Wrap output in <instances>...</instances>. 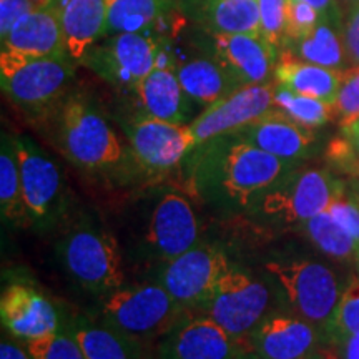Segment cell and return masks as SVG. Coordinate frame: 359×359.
Returning <instances> with one entry per match:
<instances>
[{"label": "cell", "instance_id": "obj_1", "mask_svg": "<svg viewBox=\"0 0 359 359\" xmlns=\"http://www.w3.org/2000/svg\"><path fill=\"white\" fill-rule=\"evenodd\" d=\"M188 158L193 160L196 190L235 208L257 206L290 167V161L268 154L238 133L198 143Z\"/></svg>", "mask_w": 359, "mask_h": 359}, {"label": "cell", "instance_id": "obj_2", "mask_svg": "<svg viewBox=\"0 0 359 359\" xmlns=\"http://www.w3.org/2000/svg\"><path fill=\"white\" fill-rule=\"evenodd\" d=\"M47 135L70 163L88 173L116 170L127 160L120 137L83 93L69 92L42 118Z\"/></svg>", "mask_w": 359, "mask_h": 359}, {"label": "cell", "instance_id": "obj_3", "mask_svg": "<svg viewBox=\"0 0 359 359\" xmlns=\"http://www.w3.org/2000/svg\"><path fill=\"white\" fill-rule=\"evenodd\" d=\"M74 67L70 57L37 58L2 50L0 85L17 109L39 120L70 92Z\"/></svg>", "mask_w": 359, "mask_h": 359}, {"label": "cell", "instance_id": "obj_4", "mask_svg": "<svg viewBox=\"0 0 359 359\" xmlns=\"http://www.w3.org/2000/svg\"><path fill=\"white\" fill-rule=\"evenodd\" d=\"M62 266L85 290L109 294L122 288L125 275L118 243L109 231L82 223L58 241Z\"/></svg>", "mask_w": 359, "mask_h": 359}, {"label": "cell", "instance_id": "obj_5", "mask_svg": "<svg viewBox=\"0 0 359 359\" xmlns=\"http://www.w3.org/2000/svg\"><path fill=\"white\" fill-rule=\"evenodd\" d=\"M182 306L160 285L118 288L103 298L102 314L107 325L137 341L167 334L178 325Z\"/></svg>", "mask_w": 359, "mask_h": 359}, {"label": "cell", "instance_id": "obj_6", "mask_svg": "<svg viewBox=\"0 0 359 359\" xmlns=\"http://www.w3.org/2000/svg\"><path fill=\"white\" fill-rule=\"evenodd\" d=\"M182 35L217 60L240 87L275 82L280 52L259 34H213L188 22Z\"/></svg>", "mask_w": 359, "mask_h": 359}, {"label": "cell", "instance_id": "obj_7", "mask_svg": "<svg viewBox=\"0 0 359 359\" xmlns=\"http://www.w3.org/2000/svg\"><path fill=\"white\" fill-rule=\"evenodd\" d=\"M264 269L303 320L327 330L341 298L338 280L330 268L311 259H290L269 262Z\"/></svg>", "mask_w": 359, "mask_h": 359}, {"label": "cell", "instance_id": "obj_8", "mask_svg": "<svg viewBox=\"0 0 359 359\" xmlns=\"http://www.w3.org/2000/svg\"><path fill=\"white\" fill-rule=\"evenodd\" d=\"M163 42L151 30L105 35L80 64L114 87L132 90L156 67Z\"/></svg>", "mask_w": 359, "mask_h": 359}, {"label": "cell", "instance_id": "obj_9", "mask_svg": "<svg viewBox=\"0 0 359 359\" xmlns=\"http://www.w3.org/2000/svg\"><path fill=\"white\" fill-rule=\"evenodd\" d=\"M343 182L325 170H304L285 175L262 196L255 208L259 215L281 223H304L325 213L339 193Z\"/></svg>", "mask_w": 359, "mask_h": 359}, {"label": "cell", "instance_id": "obj_10", "mask_svg": "<svg viewBox=\"0 0 359 359\" xmlns=\"http://www.w3.org/2000/svg\"><path fill=\"white\" fill-rule=\"evenodd\" d=\"M123 130L135 161L151 175L177 168L198 145L190 125L163 122L142 111L130 116Z\"/></svg>", "mask_w": 359, "mask_h": 359}, {"label": "cell", "instance_id": "obj_11", "mask_svg": "<svg viewBox=\"0 0 359 359\" xmlns=\"http://www.w3.org/2000/svg\"><path fill=\"white\" fill-rule=\"evenodd\" d=\"M226 255L213 245H195L163 263L160 285L182 308H203L219 280L230 271Z\"/></svg>", "mask_w": 359, "mask_h": 359}, {"label": "cell", "instance_id": "obj_12", "mask_svg": "<svg viewBox=\"0 0 359 359\" xmlns=\"http://www.w3.org/2000/svg\"><path fill=\"white\" fill-rule=\"evenodd\" d=\"M269 291L248 273L230 269L205 303L206 316L231 336L246 339L266 314Z\"/></svg>", "mask_w": 359, "mask_h": 359}, {"label": "cell", "instance_id": "obj_13", "mask_svg": "<svg viewBox=\"0 0 359 359\" xmlns=\"http://www.w3.org/2000/svg\"><path fill=\"white\" fill-rule=\"evenodd\" d=\"M19 161L22 196L29 222L47 224L64 203V175L58 165L43 154L29 137H13Z\"/></svg>", "mask_w": 359, "mask_h": 359}, {"label": "cell", "instance_id": "obj_14", "mask_svg": "<svg viewBox=\"0 0 359 359\" xmlns=\"http://www.w3.org/2000/svg\"><path fill=\"white\" fill-rule=\"evenodd\" d=\"M276 83L246 85L206 107L190 123L196 142L205 143L222 135L236 133L275 107Z\"/></svg>", "mask_w": 359, "mask_h": 359}, {"label": "cell", "instance_id": "obj_15", "mask_svg": "<svg viewBox=\"0 0 359 359\" xmlns=\"http://www.w3.org/2000/svg\"><path fill=\"white\" fill-rule=\"evenodd\" d=\"M200 224L190 200L178 191L160 196L147 223L145 241L155 257L168 262L198 245Z\"/></svg>", "mask_w": 359, "mask_h": 359}, {"label": "cell", "instance_id": "obj_16", "mask_svg": "<svg viewBox=\"0 0 359 359\" xmlns=\"http://www.w3.org/2000/svg\"><path fill=\"white\" fill-rule=\"evenodd\" d=\"M246 349V339L231 336L205 314L170 330L160 348V359H236Z\"/></svg>", "mask_w": 359, "mask_h": 359}, {"label": "cell", "instance_id": "obj_17", "mask_svg": "<svg viewBox=\"0 0 359 359\" xmlns=\"http://www.w3.org/2000/svg\"><path fill=\"white\" fill-rule=\"evenodd\" d=\"M172 45L177 77L196 105L206 109L240 88L217 60L198 50L182 34L172 40Z\"/></svg>", "mask_w": 359, "mask_h": 359}, {"label": "cell", "instance_id": "obj_18", "mask_svg": "<svg viewBox=\"0 0 359 359\" xmlns=\"http://www.w3.org/2000/svg\"><path fill=\"white\" fill-rule=\"evenodd\" d=\"M62 11L64 7L52 4L27 13L0 37L2 50L37 58L69 57Z\"/></svg>", "mask_w": 359, "mask_h": 359}, {"label": "cell", "instance_id": "obj_19", "mask_svg": "<svg viewBox=\"0 0 359 359\" xmlns=\"http://www.w3.org/2000/svg\"><path fill=\"white\" fill-rule=\"evenodd\" d=\"M0 318L4 327L25 343L50 336L60 327L57 309L34 286L13 283L0 298Z\"/></svg>", "mask_w": 359, "mask_h": 359}, {"label": "cell", "instance_id": "obj_20", "mask_svg": "<svg viewBox=\"0 0 359 359\" xmlns=\"http://www.w3.org/2000/svg\"><path fill=\"white\" fill-rule=\"evenodd\" d=\"M246 343L264 359H304L316 349L318 331L303 318L273 314L263 318Z\"/></svg>", "mask_w": 359, "mask_h": 359}, {"label": "cell", "instance_id": "obj_21", "mask_svg": "<svg viewBox=\"0 0 359 359\" xmlns=\"http://www.w3.org/2000/svg\"><path fill=\"white\" fill-rule=\"evenodd\" d=\"M130 92L138 111L148 116L178 125H190L195 120L193 105L196 103L187 95L172 67H155Z\"/></svg>", "mask_w": 359, "mask_h": 359}, {"label": "cell", "instance_id": "obj_22", "mask_svg": "<svg viewBox=\"0 0 359 359\" xmlns=\"http://www.w3.org/2000/svg\"><path fill=\"white\" fill-rule=\"evenodd\" d=\"M236 133L262 150L290 163L306 158L313 154L316 145V135L313 128L296 123L275 107L257 122Z\"/></svg>", "mask_w": 359, "mask_h": 359}, {"label": "cell", "instance_id": "obj_23", "mask_svg": "<svg viewBox=\"0 0 359 359\" xmlns=\"http://www.w3.org/2000/svg\"><path fill=\"white\" fill-rule=\"evenodd\" d=\"M191 25L213 34H259L258 0H177Z\"/></svg>", "mask_w": 359, "mask_h": 359}, {"label": "cell", "instance_id": "obj_24", "mask_svg": "<svg viewBox=\"0 0 359 359\" xmlns=\"http://www.w3.org/2000/svg\"><path fill=\"white\" fill-rule=\"evenodd\" d=\"M343 72L311 64L283 50L275 69V83L299 95L320 98L334 105Z\"/></svg>", "mask_w": 359, "mask_h": 359}, {"label": "cell", "instance_id": "obj_25", "mask_svg": "<svg viewBox=\"0 0 359 359\" xmlns=\"http://www.w3.org/2000/svg\"><path fill=\"white\" fill-rule=\"evenodd\" d=\"M105 20L107 0H67L62 22L72 60L80 64L90 48L105 35Z\"/></svg>", "mask_w": 359, "mask_h": 359}, {"label": "cell", "instance_id": "obj_26", "mask_svg": "<svg viewBox=\"0 0 359 359\" xmlns=\"http://www.w3.org/2000/svg\"><path fill=\"white\" fill-rule=\"evenodd\" d=\"M177 8V0H107L105 35L145 32Z\"/></svg>", "mask_w": 359, "mask_h": 359}, {"label": "cell", "instance_id": "obj_27", "mask_svg": "<svg viewBox=\"0 0 359 359\" xmlns=\"http://www.w3.org/2000/svg\"><path fill=\"white\" fill-rule=\"evenodd\" d=\"M341 30L343 29L334 25L333 22L321 19L311 32L304 35L303 39L290 42L285 50L311 64L343 70L348 65V60Z\"/></svg>", "mask_w": 359, "mask_h": 359}, {"label": "cell", "instance_id": "obj_28", "mask_svg": "<svg viewBox=\"0 0 359 359\" xmlns=\"http://www.w3.org/2000/svg\"><path fill=\"white\" fill-rule=\"evenodd\" d=\"M72 330L87 359H145L140 341L120 333L110 325L97 326L79 323Z\"/></svg>", "mask_w": 359, "mask_h": 359}, {"label": "cell", "instance_id": "obj_29", "mask_svg": "<svg viewBox=\"0 0 359 359\" xmlns=\"http://www.w3.org/2000/svg\"><path fill=\"white\" fill-rule=\"evenodd\" d=\"M0 210L2 217L11 223H24L29 219L22 196L15 143L13 137L6 133L2 135V148H0Z\"/></svg>", "mask_w": 359, "mask_h": 359}, {"label": "cell", "instance_id": "obj_30", "mask_svg": "<svg viewBox=\"0 0 359 359\" xmlns=\"http://www.w3.org/2000/svg\"><path fill=\"white\" fill-rule=\"evenodd\" d=\"M303 231L327 257L341 262L359 259L358 241L327 212L304 222Z\"/></svg>", "mask_w": 359, "mask_h": 359}, {"label": "cell", "instance_id": "obj_31", "mask_svg": "<svg viewBox=\"0 0 359 359\" xmlns=\"http://www.w3.org/2000/svg\"><path fill=\"white\" fill-rule=\"evenodd\" d=\"M275 109L288 115L296 123L304 125L308 128H318L334 118L333 103L323 102L320 98H313L276 85Z\"/></svg>", "mask_w": 359, "mask_h": 359}, {"label": "cell", "instance_id": "obj_32", "mask_svg": "<svg viewBox=\"0 0 359 359\" xmlns=\"http://www.w3.org/2000/svg\"><path fill=\"white\" fill-rule=\"evenodd\" d=\"M34 359H87L77 336L70 327H58L55 333L27 343Z\"/></svg>", "mask_w": 359, "mask_h": 359}, {"label": "cell", "instance_id": "obj_33", "mask_svg": "<svg viewBox=\"0 0 359 359\" xmlns=\"http://www.w3.org/2000/svg\"><path fill=\"white\" fill-rule=\"evenodd\" d=\"M327 333L338 343L359 333V280H354L341 294Z\"/></svg>", "mask_w": 359, "mask_h": 359}, {"label": "cell", "instance_id": "obj_34", "mask_svg": "<svg viewBox=\"0 0 359 359\" xmlns=\"http://www.w3.org/2000/svg\"><path fill=\"white\" fill-rule=\"evenodd\" d=\"M259 11V35L276 48L285 50L286 45V12L288 0H258Z\"/></svg>", "mask_w": 359, "mask_h": 359}, {"label": "cell", "instance_id": "obj_35", "mask_svg": "<svg viewBox=\"0 0 359 359\" xmlns=\"http://www.w3.org/2000/svg\"><path fill=\"white\" fill-rule=\"evenodd\" d=\"M334 118L341 128L359 120V65L343 72L334 102Z\"/></svg>", "mask_w": 359, "mask_h": 359}, {"label": "cell", "instance_id": "obj_36", "mask_svg": "<svg viewBox=\"0 0 359 359\" xmlns=\"http://www.w3.org/2000/svg\"><path fill=\"white\" fill-rule=\"evenodd\" d=\"M321 13L302 0H288L286 12V45L303 39L321 22ZM285 45V48H286Z\"/></svg>", "mask_w": 359, "mask_h": 359}, {"label": "cell", "instance_id": "obj_37", "mask_svg": "<svg viewBox=\"0 0 359 359\" xmlns=\"http://www.w3.org/2000/svg\"><path fill=\"white\" fill-rule=\"evenodd\" d=\"M326 212L330 213L359 245V205L358 201L353 198L351 193H349L348 187L344 188L343 193H339V195L336 196Z\"/></svg>", "mask_w": 359, "mask_h": 359}, {"label": "cell", "instance_id": "obj_38", "mask_svg": "<svg viewBox=\"0 0 359 359\" xmlns=\"http://www.w3.org/2000/svg\"><path fill=\"white\" fill-rule=\"evenodd\" d=\"M343 43L349 67L359 65V2L349 7L344 13L343 22Z\"/></svg>", "mask_w": 359, "mask_h": 359}, {"label": "cell", "instance_id": "obj_39", "mask_svg": "<svg viewBox=\"0 0 359 359\" xmlns=\"http://www.w3.org/2000/svg\"><path fill=\"white\" fill-rule=\"evenodd\" d=\"M35 11L29 0H0V37H4L22 17Z\"/></svg>", "mask_w": 359, "mask_h": 359}, {"label": "cell", "instance_id": "obj_40", "mask_svg": "<svg viewBox=\"0 0 359 359\" xmlns=\"http://www.w3.org/2000/svg\"><path fill=\"white\" fill-rule=\"evenodd\" d=\"M302 2H306L309 6H313L318 12L321 13L323 19L333 22L334 25H338L343 29L344 13H343V8H341L339 0H302Z\"/></svg>", "mask_w": 359, "mask_h": 359}, {"label": "cell", "instance_id": "obj_41", "mask_svg": "<svg viewBox=\"0 0 359 359\" xmlns=\"http://www.w3.org/2000/svg\"><path fill=\"white\" fill-rule=\"evenodd\" d=\"M0 359H34L29 351L22 349L19 344L12 341H2L0 344Z\"/></svg>", "mask_w": 359, "mask_h": 359}, {"label": "cell", "instance_id": "obj_42", "mask_svg": "<svg viewBox=\"0 0 359 359\" xmlns=\"http://www.w3.org/2000/svg\"><path fill=\"white\" fill-rule=\"evenodd\" d=\"M341 358L339 359H359V333L348 336L346 339L339 341Z\"/></svg>", "mask_w": 359, "mask_h": 359}, {"label": "cell", "instance_id": "obj_43", "mask_svg": "<svg viewBox=\"0 0 359 359\" xmlns=\"http://www.w3.org/2000/svg\"><path fill=\"white\" fill-rule=\"evenodd\" d=\"M343 135H344V138L349 142V145L353 147V150L359 155V120L353 122L351 125H348V127H344Z\"/></svg>", "mask_w": 359, "mask_h": 359}, {"label": "cell", "instance_id": "obj_44", "mask_svg": "<svg viewBox=\"0 0 359 359\" xmlns=\"http://www.w3.org/2000/svg\"><path fill=\"white\" fill-rule=\"evenodd\" d=\"M304 359H339L338 354H334L333 351H327V349H314L308 354Z\"/></svg>", "mask_w": 359, "mask_h": 359}, {"label": "cell", "instance_id": "obj_45", "mask_svg": "<svg viewBox=\"0 0 359 359\" xmlns=\"http://www.w3.org/2000/svg\"><path fill=\"white\" fill-rule=\"evenodd\" d=\"M236 359H264V358H262L259 354H257L255 351H251V349H246V351L241 353Z\"/></svg>", "mask_w": 359, "mask_h": 359}, {"label": "cell", "instance_id": "obj_46", "mask_svg": "<svg viewBox=\"0 0 359 359\" xmlns=\"http://www.w3.org/2000/svg\"><path fill=\"white\" fill-rule=\"evenodd\" d=\"M348 190H349V193H351V195H353V198L356 200L358 205H359V182L353 183L351 187H348Z\"/></svg>", "mask_w": 359, "mask_h": 359}, {"label": "cell", "instance_id": "obj_47", "mask_svg": "<svg viewBox=\"0 0 359 359\" xmlns=\"http://www.w3.org/2000/svg\"><path fill=\"white\" fill-rule=\"evenodd\" d=\"M359 0H339V4L341 6H344L346 8H349V7H353L354 4H358Z\"/></svg>", "mask_w": 359, "mask_h": 359}, {"label": "cell", "instance_id": "obj_48", "mask_svg": "<svg viewBox=\"0 0 359 359\" xmlns=\"http://www.w3.org/2000/svg\"><path fill=\"white\" fill-rule=\"evenodd\" d=\"M358 262H359V259H358Z\"/></svg>", "mask_w": 359, "mask_h": 359}]
</instances>
